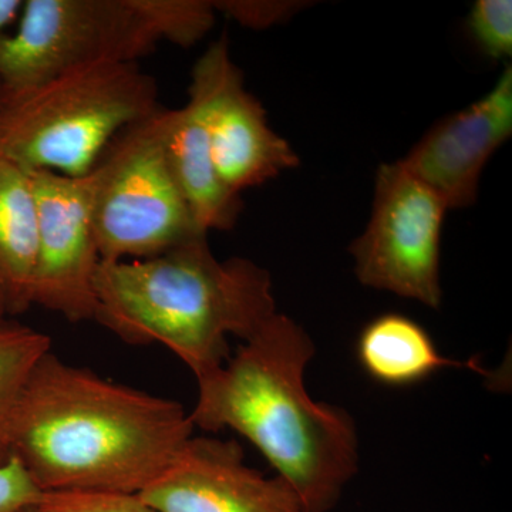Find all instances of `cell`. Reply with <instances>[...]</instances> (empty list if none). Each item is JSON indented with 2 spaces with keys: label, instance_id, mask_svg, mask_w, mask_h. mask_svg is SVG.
Segmentation results:
<instances>
[{
  "label": "cell",
  "instance_id": "1",
  "mask_svg": "<svg viewBox=\"0 0 512 512\" xmlns=\"http://www.w3.org/2000/svg\"><path fill=\"white\" fill-rule=\"evenodd\" d=\"M192 430L190 413L175 400L110 382L50 350L20 396L10 456L43 493L140 494Z\"/></svg>",
  "mask_w": 512,
  "mask_h": 512
},
{
  "label": "cell",
  "instance_id": "2",
  "mask_svg": "<svg viewBox=\"0 0 512 512\" xmlns=\"http://www.w3.org/2000/svg\"><path fill=\"white\" fill-rule=\"evenodd\" d=\"M313 356L306 330L276 312L224 365L198 377L190 419L205 431H237L291 485L303 512H329L357 473L359 439L348 412L309 396Z\"/></svg>",
  "mask_w": 512,
  "mask_h": 512
},
{
  "label": "cell",
  "instance_id": "3",
  "mask_svg": "<svg viewBox=\"0 0 512 512\" xmlns=\"http://www.w3.org/2000/svg\"><path fill=\"white\" fill-rule=\"evenodd\" d=\"M94 320L130 345L161 343L208 375L229 359L228 336L247 340L276 313L272 279L241 256L220 261L208 235L163 254L100 261Z\"/></svg>",
  "mask_w": 512,
  "mask_h": 512
},
{
  "label": "cell",
  "instance_id": "4",
  "mask_svg": "<svg viewBox=\"0 0 512 512\" xmlns=\"http://www.w3.org/2000/svg\"><path fill=\"white\" fill-rule=\"evenodd\" d=\"M160 107L156 79L138 63L84 64L0 94V158L26 171L83 177L123 128Z\"/></svg>",
  "mask_w": 512,
  "mask_h": 512
},
{
  "label": "cell",
  "instance_id": "5",
  "mask_svg": "<svg viewBox=\"0 0 512 512\" xmlns=\"http://www.w3.org/2000/svg\"><path fill=\"white\" fill-rule=\"evenodd\" d=\"M93 227L101 261L146 259L202 232L164 148V109L131 124L94 164Z\"/></svg>",
  "mask_w": 512,
  "mask_h": 512
},
{
  "label": "cell",
  "instance_id": "6",
  "mask_svg": "<svg viewBox=\"0 0 512 512\" xmlns=\"http://www.w3.org/2000/svg\"><path fill=\"white\" fill-rule=\"evenodd\" d=\"M160 43L136 0H25L0 36V94L99 62L138 63Z\"/></svg>",
  "mask_w": 512,
  "mask_h": 512
},
{
  "label": "cell",
  "instance_id": "7",
  "mask_svg": "<svg viewBox=\"0 0 512 512\" xmlns=\"http://www.w3.org/2000/svg\"><path fill=\"white\" fill-rule=\"evenodd\" d=\"M447 212L439 195L400 161L380 164L369 221L349 248L360 284L439 309Z\"/></svg>",
  "mask_w": 512,
  "mask_h": 512
},
{
  "label": "cell",
  "instance_id": "8",
  "mask_svg": "<svg viewBox=\"0 0 512 512\" xmlns=\"http://www.w3.org/2000/svg\"><path fill=\"white\" fill-rule=\"evenodd\" d=\"M202 121L222 183L241 195L298 167L291 144L269 126L261 101L245 87L227 35L195 62L188 101Z\"/></svg>",
  "mask_w": 512,
  "mask_h": 512
},
{
  "label": "cell",
  "instance_id": "9",
  "mask_svg": "<svg viewBox=\"0 0 512 512\" xmlns=\"http://www.w3.org/2000/svg\"><path fill=\"white\" fill-rule=\"evenodd\" d=\"M37 207L33 305L69 322L94 320L101 261L93 227L94 177L29 171Z\"/></svg>",
  "mask_w": 512,
  "mask_h": 512
},
{
  "label": "cell",
  "instance_id": "10",
  "mask_svg": "<svg viewBox=\"0 0 512 512\" xmlns=\"http://www.w3.org/2000/svg\"><path fill=\"white\" fill-rule=\"evenodd\" d=\"M158 512H303L284 478L248 467L237 441L191 437L140 494Z\"/></svg>",
  "mask_w": 512,
  "mask_h": 512
},
{
  "label": "cell",
  "instance_id": "11",
  "mask_svg": "<svg viewBox=\"0 0 512 512\" xmlns=\"http://www.w3.org/2000/svg\"><path fill=\"white\" fill-rule=\"evenodd\" d=\"M512 136V64L494 86L464 109L437 121L399 160L430 187L448 211L477 201L481 175L491 157Z\"/></svg>",
  "mask_w": 512,
  "mask_h": 512
},
{
  "label": "cell",
  "instance_id": "12",
  "mask_svg": "<svg viewBox=\"0 0 512 512\" xmlns=\"http://www.w3.org/2000/svg\"><path fill=\"white\" fill-rule=\"evenodd\" d=\"M164 148L175 183L197 227L205 234L234 227L244 201L222 183L207 133L190 103L180 109H164Z\"/></svg>",
  "mask_w": 512,
  "mask_h": 512
},
{
  "label": "cell",
  "instance_id": "13",
  "mask_svg": "<svg viewBox=\"0 0 512 512\" xmlns=\"http://www.w3.org/2000/svg\"><path fill=\"white\" fill-rule=\"evenodd\" d=\"M357 357L367 375L386 386L423 382L441 367H468L490 376L476 362L444 357L427 330L400 313H384L367 323L357 340Z\"/></svg>",
  "mask_w": 512,
  "mask_h": 512
},
{
  "label": "cell",
  "instance_id": "14",
  "mask_svg": "<svg viewBox=\"0 0 512 512\" xmlns=\"http://www.w3.org/2000/svg\"><path fill=\"white\" fill-rule=\"evenodd\" d=\"M37 207L29 171L0 158V285L9 315L33 306Z\"/></svg>",
  "mask_w": 512,
  "mask_h": 512
},
{
  "label": "cell",
  "instance_id": "15",
  "mask_svg": "<svg viewBox=\"0 0 512 512\" xmlns=\"http://www.w3.org/2000/svg\"><path fill=\"white\" fill-rule=\"evenodd\" d=\"M50 348L52 339L39 330L10 319L0 325V464L10 457L13 419L23 389Z\"/></svg>",
  "mask_w": 512,
  "mask_h": 512
},
{
  "label": "cell",
  "instance_id": "16",
  "mask_svg": "<svg viewBox=\"0 0 512 512\" xmlns=\"http://www.w3.org/2000/svg\"><path fill=\"white\" fill-rule=\"evenodd\" d=\"M158 40L174 45H197L215 23L214 2L208 0H136Z\"/></svg>",
  "mask_w": 512,
  "mask_h": 512
},
{
  "label": "cell",
  "instance_id": "17",
  "mask_svg": "<svg viewBox=\"0 0 512 512\" xmlns=\"http://www.w3.org/2000/svg\"><path fill=\"white\" fill-rule=\"evenodd\" d=\"M471 39L483 55L493 60L512 56L511 0H477L467 18Z\"/></svg>",
  "mask_w": 512,
  "mask_h": 512
},
{
  "label": "cell",
  "instance_id": "18",
  "mask_svg": "<svg viewBox=\"0 0 512 512\" xmlns=\"http://www.w3.org/2000/svg\"><path fill=\"white\" fill-rule=\"evenodd\" d=\"M25 512H158L138 494L50 491Z\"/></svg>",
  "mask_w": 512,
  "mask_h": 512
},
{
  "label": "cell",
  "instance_id": "19",
  "mask_svg": "<svg viewBox=\"0 0 512 512\" xmlns=\"http://www.w3.org/2000/svg\"><path fill=\"white\" fill-rule=\"evenodd\" d=\"M43 491L18 458L0 464V512H25L35 507Z\"/></svg>",
  "mask_w": 512,
  "mask_h": 512
},
{
  "label": "cell",
  "instance_id": "20",
  "mask_svg": "<svg viewBox=\"0 0 512 512\" xmlns=\"http://www.w3.org/2000/svg\"><path fill=\"white\" fill-rule=\"evenodd\" d=\"M217 12L225 13L241 25L252 29H262L278 22L285 15L288 6L274 2H248V0H227V2H214Z\"/></svg>",
  "mask_w": 512,
  "mask_h": 512
},
{
  "label": "cell",
  "instance_id": "21",
  "mask_svg": "<svg viewBox=\"0 0 512 512\" xmlns=\"http://www.w3.org/2000/svg\"><path fill=\"white\" fill-rule=\"evenodd\" d=\"M25 0H0V36L19 19Z\"/></svg>",
  "mask_w": 512,
  "mask_h": 512
},
{
  "label": "cell",
  "instance_id": "22",
  "mask_svg": "<svg viewBox=\"0 0 512 512\" xmlns=\"http://www.w3.org/2000/svg\"><path fill=\"white\" fill-rule=\"evenodd\" d=\"M8 299H6L5 291L0 285V325L9 319Z\"/></svg>",
  "mask_w": 512,
  "mask_h": 512
}]
</instances>
